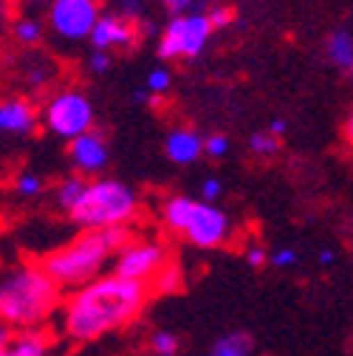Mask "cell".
<instances>
[{
	"label": "cell",
	"instance_id": "6da1fadb",
	"mask_svg": "<svg viewBox=\"0 0 353 356\" xmlns=\"http://www.w3.org/2000/svg\"><path fill=\"white\" fill-rule=\"evenodd\" d=\"M150 286L122 275H99L74 291L63 311V331L74 342H91L133 323L147 305Z\"/></svg>",
	"mask_w": 353,
	"mask_h": 356
},
{
	"label": "cell",
	"instance_id": "7a4b0ae2",
	"mask_svg": "<svg viewBox=\"0 0 353 356\" xmlns=\"http://www.w3.org/2000/svg\"><path fill=\"white\" fill-rule=\"evenodd\" d=\"M60 283L42 263H26L0 277V323L15 331L40 328L60 308Z\"/></svg>",
	"mask_w": 353,
	"mask_h": 356
},
{
	"label": "cell",
	"instance_id": "3957f363",
	"mask_svg": "<svg viewBox=\"0 0 353 356\" xmlns=\"http://www.w3.org/2000/svg\"><path fill=\"white\" fill-rule=\"evenodd\" d=\"M127 243H130L127 224L108 229H82V235L74 238L68 246L42 257V266L63 289H79L97 280L110 254H116Z\"/></svg>",
	"mask_w": 353,
	"mask_h": 356
},
{
	"label": "cell",
	"instance_id": "277c9868",
	"mask_svg": "<svg viewBox=\"0 0 353 356\" xmlns=\"http://www.w3.org/2000/svg\"><path fill=\"white\" fill-rule=\"evenodd\" d=\"M136 212H139V198L124 181L94 178V181H88L79 204L68 212V220L79 229H108V227L130 224Z\"/></svg>",
	"mask_w": 353,
	"mask_h": 356
},
{
	"label": "cell",
	"instance_id": "5b68a950",
	"mask_svg": "<svg viewBox=\"0 0 353 356\" xmlns=\"http://www.w3.org/2000/svg\"><path fill=\"white\" fill-rule=\"evenodd\" d=\"M164 220L172 232H184L198 249H215L229 235V218L209 201H192L187 195L170 198L164 204Z\"/></svg>",
	"mask_w": 353,
	"mask_h": 356
},
{
	"label": "cell",
	"instance_id": "8992f818",
	"mask_svg": "<svg viewBox=\"0 0 353 356\" xmlns=\"http://www.w3.org/2000/svg\"><path fill=\"white\" fill-rule=\"evenodd\" d=\"M212 20L206 12L172 15L158 34V57L161 60H192L212 40Z\"/></svg>",
	"mask_w": 353,
	"mask_h": 356
},
{
	"label": "cell",
	"instance_id": "52a82bcc",
	"mask_svg": "<svg viewBox=\"0 0 353 356\" xmlns=\"http://www.w3.org/2000/svg\"><path fill=\"white\" fill-rule=\"evenodd\" d=\"M94 119H97L94 102L82 91H76V88H63V91L49 97L46 105H42V122H46V127L54 136L65 142L94 130Z\"/></svg>",
	"mask_w": 353,
	"mask_h": 356
},
{
	"label": "cell",
	"instance_id": "ba28073f",
	"mask_svg": "<svg viewBox=\"0 0 353 356\" xmlns=\"http://www.w3.org/2000/svg\"><path fill=\"white\" fill-rule=\"evenodd\" d=\"M99 17H102V0H54L46 9L49 29L65 42L88 40Z\"/></svg>",
	"mask_w": 353,
	"mask_h": 356
},
{
	"label": "cell",
	"instance_id": "9c48e42d",
	"mask_svg": "<svg viewBox=\"0 0 353 356\" xmlns=\"http://www.w3.org/2000/svg\"><path fill=\"white\" fill-rule=\"evenodd\" d=\"M167 263V249L156 241H130L124 249L116 252L113 272L130 280H145L150 283L158 269Z\"/></svg>",
	"mask_w": 353,
	"mask_h": 356
},
{
	"label": "cell",
	"instance_id": "30bf717a",
	"mask_svg": "<svg viewBox=\"0 0 353 356\" xmlns=\"http://www.w3.org/2000/svg\"><path fill=\"white\" fill-rule=\"evenodd\" d=\"M136 40H139V23L122 17L119 12H110V15L102 12L91 37H88L91 49H102V51H127L133 49Z\"/></svg>",
	"mask_w": 353,
	"mask_h": 356
},
{
	"label": "cell",
	"instance_id": "8fae6325",
	"mask_svg": "<svg viewBox=\"0 0 353 356\" xmlns=\"http://www.w3.org/2000/svg\"><path fill=\"white\" fill-rule=\"evenodd\" d=\"M68 159H71V164L79 172L99 175L110 164V147H108L102 133L88 130V133H82V136H76V139L68 142Z\"/></svg>",
	"mask_w": 353,
	"mask_h": 356
},
{
	"label": "cell",
	"instance_id": "7c38bea8",
	"mask_svg": "<svg viewBox=\"0 0 353 356\" xmlns=\"http://www.w3.org/2000/svg\"><path fill=\"white\" fill-rule=\"evenodd\" d=\"M40 113L31 99L26 97H6L0 99V133L6 136H31L37 130Z\"/></svg>",
	"mask_w": 353,
	"mask_h": 356
},
{
	"label": "cell",
	"instance_id": "4fadbf2b",
	"mask_svg": "<svg viewBox=\"0 0 353 356\" xmlns=\"http://www.w3.org/2000/svg\"><path fill=\"white\" fill-rule=\"evenodd\" d=\"M204 142L198 133L192 127H175L167 133V139H164V153L172 164H192L201 159L204 153Z\"/></svg>",
	"mask_w": 353,
	"mask_h": 356
},
{
	"label": "cell",
	"instance_id": "5bb4252c",
	"mask_svg": "<svg viewBox=\"0 0 353 356\" xmlns=\"http://www.w3.org/2000/svg\"><path fill=\"white\" fill-rule=\"evenodd\" d=\"M325 54L328 63L336 65L339 71H345L347 76H353V31L347 29H334L325 40Z\"/></svg>",
	"mask_w": 353,
	"mask_h": 356
},
{
	"label": "cell",
	"instance_id": "9a60e30c",
	"mask_svg": "<svg viewBox=\"0 0 353 356\" xmlns=\"http://www.w3.org/2000/svg\"><path fill=\"white\" fill-rule=\"evenodd\" d=\"M46 26H49V23H42L34 12H23V15H17V17L12 20V37H15L17 46L34 49V46H40V42H42Z\"/></svg>",
	"mask_w": 353,
	"mask_h": 356
},
{
	"label": "cell",
	"instance_id": "2e32d148",
	"mask_svg": "<svg viewBox=\"0 0 353 356\" xmlns=\"http://www.w3.org/2000/svg\"><path fill=\"white\" fill-rule=\"evenodd\" d=\"M0 356H49V339L42 337L37 328L23 331V334L15 337V342Z\"/></svg>",
	"mask_w": 353,
	"mask_h": 356
},
{
	"label": "cell",
	"instance_id": "e0dca14e",
	"mask_svg": "<svg viewBox=\"0 0 353 356\" xmlns=\"http://www.w3.org/2000/svg\"><path fill=\"white\" fill-rule=\"evenodd\" d=\"M85 187H88V181H85L82 175H68V178H63V181L57 184V190H54V201H57V207L68 215V212L79 204Z\"/></svg>",
	"mask_w": 353,
	"mask_h": 356
},
{
	"label": "cell",
	"instance_id": "ac0fdd59",
	"mask_svg": "<svg viewBox=\"0 0 353 356\" xmlns=\"http://www.w3.org/2000/svg\"><path fill=\"white\" fill-rule=\"evenodd\" d=\"M184 286V275H181V266L179 263H164L158 275L150 280V291L153 294H175V291H181Z\"/></svg>",
	"mask_w": 353,
	"mask_h": 356
},
{
	"label": "cell",
	"instance_id": "d6986e66",
	"mask_svg": "<svg viewBox=\"0 0 353 356\" xmlns=\"http://www.w3.org/2000/svg\"><path fill=\"white\" fill-rule=\"evenodd\" d=\"M252 348H254L252 337L243 334V331H235V334L220 337V339L212 345V353H209V356H249Z\"/></svg>",
	"mask_w": 353,
	"mask_h": 356
},
{
	"label": "cell",
	"instance_id": "ffe728a7",
	"mask_svg": "<svg viewBox=\"0 0 353 356\" xmlns=\"http://www.w3.org/2000/svg\"><path fill=\"white\" fill-rule=\"evenodd\" d=\"M54 74H57V68L51 65V60L34 57V60H31V65L26 68L23 79H26V85L31 88V91H42V88H49V85H51Z\"/></svg>",
	"mask_w": 353,
	"mask_h": 356
},
{
	"label": "cell",
	"instance_id": "44dd1931",
	"mask_svg": "<svg viewBox=\"0 0 353 356\" xmlns=\"http://www.w3.org/2000/svg\"><path fill=\"white\" fill-rule=\"evenodd\" d=\"M179 348H181V342H179V337H175L172 331H153V337H150V350L156 353V356H175L179 353Z\"/></svg>",
	"mask_w": 353,
	"mask_h": 356
},
{
	"label": "cell",
	"instance_id": "7402d4cb",
	"mask_svg": "<svg viewBox=\"0 0 353 356\" xmlns=\"http://www.w3.org/2000/svg\"><path fill=\"white\" fill-rule=\"evenodd\" d=\"M42 178L37 175V172H31V170H23V172H17V178H15V190L23 195V198H34V195H40L42 193Z\"/></svg>",
	"mask_w": 353,
	"mask_h": 356
},
{
	"label": "cell",
	"instance_id": "603a6c76",
	"mask_svg": "<svg viewBox=\"0 0 353 356\" xmlns=\"http://www.w3.org/2000/svg\"><path fill=\"white\" fill-rule=\"evenodd\" d=\"M249 147H252V153H257V156H274L277 153V147H280V142H277V133H254V136L249 139Z\"/></svg>",
	"mask_w": 353,
	"mask_h": 356
},
{
	"label": "cell",
	"instance_id": "cb8c5ba5",
	"mask_svg": "<svg viewBox=\"0 0 353 356\" xmlns=\"http://www.w3.org/2000/svg\"><path fill=\"white\" fill-rule=\"evenodd\" d=\"M116 12L122 17H127V20H133V23H139V20L147 17L145 0H116Z\"/></svg>",
	"mask_w": 353,
	"mask_h": 356
},
{
	"label": "cell",
	"instance_id": "d4e9b609",
	"mask_svg": "<svg viewBox=\"0 0 353 356\" xmlns=\"http://www.w3.org/2000/svg\"><path fill=\"white\" fill-rule=\"evenodd\" d=\"M170 82H172V76H170L167 68H153L147 74V79H145V85L150 88V94H156V97H161V94L170 91Z\"/></svg>",
	"mask_w": 353,
	"mask_h": 356
},
{
	"label": "cell",
	"instance_id": "484cf974",
	"mask_svg": "<svg viewBox=\"0 0 353 356\" xmlns=\"http://www.w3.org/2000/svg\"><path fill=\"white\" fill-rule=\"evenodd\" d=\"M204 153L212 159H224L229 153V139L224 133H212V136H206V142H204Z\"/></svg>",
	"mask_w": 353,
	"mask_h": 356
},
{
	"label": "cell",
	"instance_id": "4316f807",
	"mask_svg": "<svg viewBox=\"0 0 353 356\" xmlns=\"http://www.w3.org/2000/svg\"><path fill=\"white\" fill-rule=\"evenodd\" d=\"M113 65V57L110 51H102V49H94L91 57H88V71L91 74H108Z\"/></svg>",
	"mask_w": 353,
	"mask_h": 356
},
{
	"label": "cell",
	"instance_id": "83f0119b",
	"mask_svg": "<svg viewBox=\"0 0 353 356\" xmlns=\"http://www.w3.org/2000/svg\"><path fill=\"white\" fill-rule=\"evenodd\" d=\"M206 15H209V20H212L215 31H217V29H227V26H232V20H235V12H232L229 6H224V3H217V6L206 9Z\"/></svg>",
	"mask_w": 353,
	"mask_h": 356
},
{
	"label": "cell",
	"instance_id": "f1b7e54d",
	"mask_svg": "<svg viewBox=\"0 0 353 356\" xmlns=\"http://www.w3.org/2000/svg\"><path fill=\"white\" fill-rule=\"evenodd\" d=\"M220 193H224V184H220L217 178H206V181L201 184V198L209 201V204H215L220 198Z\"/></svg>",
	"mask_w": 353,
	"mask_h": 356
},
{
	"label": "cell",
	"instance_id": "f546056e",
	"mask_svg": "<svg viewBox=\"0 0 353 356\" xmlns=\"http://www.w3.org/2000/svg\"><path fill=\"white\" fill-rule=\"evenodd\" d=\"M158 3H161L170 15H184V12H190V9L195 6V0H158Z\"/></svg>",
	"mask_w": 353,
	"mask_h": 356
},
{
	"label": "cell",
	"instance_id": "4dcf8cb0",
	"mask_svg": "<svg viewBox=\"0 0 353 356\" xmlns=\"http://www.w3.org/2000/svg\"><path fill=\"white\" fill-rule=\"evenodd\" d=\"M297 263V252L294 249H277L272 254V266H280V269H286V266H294Z\"/></svg>",
	"mask_w": 353,
	"mask_h": 356
},
{
	"label": "cell",
	"instance_id": "1f68e13d",
	"mask_svg": "<svg viewBox=\"0 0 353 356\" xmlns=\"http://www.w3.org/2000/svg\"><path fill=\"white\" fill-rule=\"evenodd\" d=\"M12 342H15V328L6 325V323H0V353H3Z\"/></svg>",
	"mask_w": 353,
	"mask_h": 356
},
{
	"label": "cell",
	"instance_id": "d6a6232c",
	"mask_svg": "<svg viewBox=\"0 0 353 356\" xmlns=\"http://www.w3.org/2000/svg\"><path fill=\"white\" fill-rule=\"evenodd\" d=\"M246 260H249V266H263V263H266V252H263L260 246H252L246 252Z\"/></svg>",
	"mask_w": 353,
	"mask_h": 356
},
{
	"label": "cell",
	"instance_id": "836d02e7",
	"mask_svg": "<svg viewBox=\"0 0 353 356\" xmlns=\"http://www.w3.org/2000/svg\"><path fill=\"white\" fill-rule=\"evenodd\" d=\"M20 3L28 9V12H46L54 0H20Z\"/></svg>",
	"mask_w": 353,
	"mask_h": 356
},
{
	"label": "cell",
	"instance_id": "e575fe53",
	"mask_svg": "<svg viewBox=\"0 0 353 356\" xmlns=\"http://www.w3.org/2000/svg\"><path fill=\"white\" fill-rule=\"evenodd\" d=\"M6 17H9V3L6 0H0V29L6 26Z\"/></svg>",
	"mask_w": 353,
	"mask_h": 356
},
{
	"label": "cell",
	"instance_id": "d590c367",
	"mask_svg": "<svg viewBox=\"0 0 353 356\" xmlns=\"http://www.w3.org/2000/svg\"><path fill=\"white\" fill-rule=\"evenodd\" d=\"M320 263H322V266H331V263H334V252H331V249L320 252Z\"/></svg>",
	"mask_w": 353,
	"mask_h": 356
},
{
	"label": "cell",
	"instance_id": "8d00e7d4",
	"mask_svg": "<svg viewBox=\"0 0 353 356\" xmlns=\"http://www.w3.org/2000/svg\"><path fill=\"white\" fill-rule=\"evenodd\" d=\"M272 133H277V136H280V133H286V122L283 119H274L272 122Z\"/></svg>",
	"mask_w": 353,
	"mask_h": 356
},
{
	"label": "cell",
	"instance_id": "74e56055",
	"mask_svg": "<svg viewBox=\"0 0 353 356\" xmlns=\"http://www.w3.org/2000/svg\"><path fill=\"white\" fill-rule=\"evenodd\" d=\"M345 136L353 142V113H350V116H347V122H345Z\"/></svg>",
	"mask_w": 353,
	"mask_h": 356
}]
</instances>
